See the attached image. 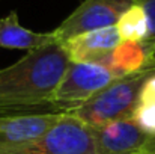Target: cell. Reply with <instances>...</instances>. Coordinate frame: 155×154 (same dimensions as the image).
I'll return each mask as SVG.
<instances>
[{
	"label": "cell",
	"mask_w": 155,
	"mask_h": 154,
	"mask_svg": "<svg viewBox=\"0 0 155 154\" xmlns=\"http://www.w3.org/2000/svg\"><path fill=\"white\" fill-rule=\"evenodd\" d=\"M154 70H142L114 79L91 100L68 113L74 115L89 127H103L114 121L130 119L139 106L142 88Z\"/></svg>",
	"instance_id": "2"
},
{
	"label": "cell",
	"mask_w": 155,
	"mask_h": 154,
	"mask_svg": "<svg viewBox=\"0 0 155 154\" xmlns=\"http://www.w3.org/2000/svg\"><path fill=\"white\" fill-rule=\"evenodd\" d=\"M56 41L57 39L54 38L53 32H33L30 29L23 27L18 21V14L15 11L0 18V47L2 49L32 51L45 47Z\"/></svg>",
	"instance_id": "9"
},
{
	"label": "cell",
	"mask_w": 155,
	"mask_h": 154,
	"mask_svg": "<svg viewBox=\"0 0 155 154\" xmlns=\"http://www.w3.org/2000/svg\"><path fill=\"white\" fill-rule=\"evenodd\" d=\"M116 79L125 77L142 70H148V51L143 43L122 41L108 56L98 62Z\"/></svg>",
	"instance_id": "10"
},
{
	"label": "cell",
	"mask_w": 155,
	"mask_h": 154,
	"mask_svg": "<svg viewBox=\"0 0 155 154\" xmlns=\"http://www.w3.org/2000/svg\"><path fill=\"white\" fill-rule=\"evenodd\" d=\"M137 0H83L54 30V38L62 44L80 33L116 26L122 14Z\"/></svg>",
	"instance_id": "5"
},
{
	"label": "cell",
	"mask_w": 155,
	"mask_h": 154,
	"mask_svg": "<svg viewBox=\"0 0 155 154\" xmlns=\"http://www.w3.org/2000/svg\"><path fill=\"white\" fill-rule=\"evenodd\" d=\"M116 29L122 41L143 43L148 38V32H149L148 17L145 14V9L139 3L128 8L116 23Z\"/></svg>",
	"instance_id": "11"
},
{
	"label": "cell",
	"mask_w": 155,
	"mask_h": 154,
	"mask_svg": "<svg viewBox=\"0 0 155 154\" xmlns=\"http://www.w3.org/2000/svg\"><path fill=\"white\" fill-rule=\"evenodd\" d=\"M137 154H139V153H137Z\"/></svg>",
	"instance_id": "15"
},
{
	"label": "cell",
	"mask_w": 155,
	"mask_h": 154,
	"mask_svg": "<svg viewBox=\"0 0 155 154\" xmlns=\"http://www.w3.org/2000/svg\"><path fill=\"white\" fill-rule=\"evenodd\" d=\"M152 103H155V71L146 79L139 100V104H152Z\"/></svg>",
	"instance_id": "14"
},
{
	"label": "cell",
	"mask_w": 155,
	"mask_h": 154,
	"mask_svg": "<svg viewBox=\"0 0 155 154\" xmlns=\"http://www.w3.org/2000/svg\"><path fill=\"white\" fill-rule=\"evenodd\" d=\"M122 43L116 26L80 33L62 43L71 62L98 63Z\"/></svg>",
	"instance_id": "8"
},
{
	"label": "cell",
	"mask_w": 155,
	"mask_h": 154,
	"mask_svg": "<svg viewBox=\"0 0 155 154\" xmlns=\"http://www.w3.org/2000/svg\"><path fill=\"white\" fill-rule=\"evenodd\" d=\"M69 62L66 50L56 41L2 68L0 113L57 112L53 100Z\"/></svg>",
	"instance_id": "1"
},
{
	"label": "cell",
	"mask_w": 155,
	"mask_h": 154,
	"mask_svg": "<svg viewBox=\"0 0 155 154\" xmlns=\"http://www.w3.org/2000/svg\"><path fill=\"white\" fill-rule=\"evenodd\" d=\"M91 128L97 154H137L145 148L151 138L133 118Z\"/></svg>",
	"instance_id": "6"
},
{
	"label": "cell",
	"mask_w": 155,
	"mask_h": 154,
	"mask_svg": "<svg viewBox=\"0 0 155 154\" xmlns=\"http://www.w3.org/2000/svg\"><path fill=\"white\" fill-rule=\"evenodd\" d=\"M116 77L94 62H69L54 94L53 106L57 112L68 113L91 100Z\"/></svg>",
	"instance_id": "4"
},
{
	"label": "cell",
	"mask_w": 155,
	"mask_h": 154,
	"mask_svg": "<svg viewBox=\"0 0 155 154\" xmlns=\"http://www.w3.org/2000/svg\"><path fill=\"white\" fill-rule=\"evenodd\" d=\"M137 3L145 9L148 17V38L143 41V46L148 51V70L155 71V0H137Z\"/></svg>",
	"instance_id": "12"
},
{
	"label": "cell",
	"mask_w": 155,
	"mask_h": 154,
	"mask_svg": "<svg viewBox=\"0 0 155 154\" xmlns=\"http://www.w3.org/2000/svg\"><path fill=\"white\" fill-rule=\"evenodd\" d=\"M62 116L63 112L0 113V151L41 136Z\"/></svg>",
	"instance_id": "7"
},
{
	"label": "cell",
	"mask_w": 155,
	"mask_h": 154,
	"mask_svg": "<svg viewBox=\"0 0 155 154\" xmlns=\"http://www.w3.org/2000/svg\"><path fill=\"white\" fill-rule=\"evenodd\" d=\"M133 119L145 133L155 136V103L139 104L133 113Z\"/></svg>",
	"instance_id": "13"
},
{
	"label": "cell",
	"mask_w": 155,
	"mask_h": 154,
	"mask_svg": "<svg viewBox=\"0 0 155 154\" xmlns=\"http://www.w3.org/2000/svg\"><path fill=\"white\" fill-rule=\"evenodd\" d=\"M0 154H97L92 128L71 113L41 136L3 150Z\"/></svg>",
	"instance_id": "3"
}]
</instances>
